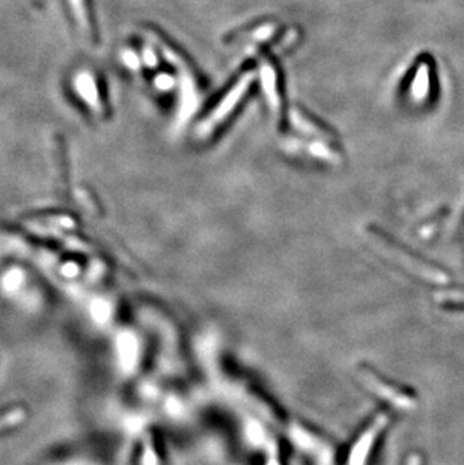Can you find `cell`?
Here are the masks:
<instances>
[{"instance_id":"30bf717a","label":"cell","mask_w":464,"mask_h":465,"mask_svg":"<svg viewBox=\"0 0 464 465\" xmlns=\"http://www.w3.org/2000/svg\"><path fill=\"white\" fill-rule=\"evenodd\" d=\"M438 303L452 304V306H464V291H448L437 295Z\"/></svg>"},{"instance_id":"4fadbf2b","label":"cell","mask_w":464,"mask_h":465,"mask_svg":"<svg viewBox=\"0 0 464 465\" xmlns=\"http://www.w3.org/2000/svg\"><path fill=\"white\" fill-rule=\"evenodd\" d=\"M143 62H145L148 66H151V68H156V66L158 65V59L156 56V53L153 52V47L151 46H145L143 47Z\"/></svg>"},{"instance_id":"3957f363","label":"cell","mask_w":464,"mask_h":465,"mask_svg":"<svg viewBox=\"0 0 464 465\" xmlns=\"http://www.w3.org/2000/svg\"><path fill=\"white\" fill-rule=\"evenodd\" d=\"M378 243L382 244V247L384 249L383 252L386 253L387 256H391L393 260L398 262L400 265L406 268L407 272L418 276L419 278H422V281L429 282V283H437V285H443V283L448 282V276H446L442 272V269H438L433 265L427 264V262L420 260L416 256L409 255V253H406L400 247L393 246V244L389 243V241L380 240Z\"/></svg>"},{"instance_id":"5b68a950","label":"cell","mask_w":464,"mask_h":465,"mask_svg":"<svg viewBox=\"0 0 464 465\" xmlns=\"http://www.w3.org/2000/svg\"><path fill=\"white\" fill-rule=\"evenodd\" d=\"M75 86H77V91L80 92V97L86 101L88 106L94 110L95 113L103 112V106H101V101L98 97L97 84L91 74L86 73L80 74L77 77V82H75Z\"/></svg>"},{"instance_id":"7a4b0ae2","label":"cell","mask_w":464,"mask_h":465,"mask_svg":"<svg viewBox=\"0 0 464 465\" xmlns=\"http://www.w3.org/2000/svg\"><path fill=\"white\" fill-rule=\"evenodd\" d=\"M253 79H255V73L253 71H246L240 75L239 80L234 83V86L226 92L221 103L207 116V120L202 121L198 126L199 137H208L210 134L214 133L219 125L226 121V117L232 113V110L246 97Z\"/></svg>"},{"instance_id":"8992f818","label":"cell","mask_w":464,"mask_h":465,"mask_svg":"<svg viewBox=\"0 0 464 465\" xmlns=\"http://www.w3.org/2000/svg\"><path fill=\"white\" fill-rule=\"evenodd\" d=\"M291 124L297 129L299 131L308 134V136H315L319 140H327L331 139V133H327L326 130H323L322 126L318 124H315L314 121H310L308 116L303 115L300 110L297 108H293L291 110Z\"/></svg>"},{"instance_id":"8fae6325","label":"cell","mask_w":464,"mask_h":465,"mask_svg":"<svg viewBox=\"0 0 464 465\" xmlns=\"http://www.w3.org/2000/svg\"><path fill=\"white\" fill-rule=\"evenodd\" d=\"M174 77L172 75H169V74H158L157 77L154 79V84H156V88L160 89V91H169V89H172L174 88Z\"/></svg>"},{"instance_id":"52a82bcc","label":"cell","mask_w":464,"mask_h":465,"mask_svg":"<svg viewBox=\"0 0 464 465\" xmlns=\"http://www.w3.org/2000/svg\"><path fill=\"white\" fill-rule=\"evenodd\" d=\"M427 86H428V68L422 65L411 86V92L416 99H422L427 95Z\"/></svg>"},{"instance_id":"277c9868","label":"cell","mask_w":464,"mask_h":465,"mask_svg":"<svg viewBox=\"0 0 464 465\" xmlns=\"http://www.w3.org/2000/svg\"><path fill=\"white\" fill-rule=\"evenodd\" d=\"M259 75H261V86H263L264 95L267 98V103L272 108V112L277 115L281 108V97H279V89H277V77L275 68L272 64L263 61L259 66Z\"/></svg>"},{"instance_id":"6da1fadb","label":"cell","mask_w":464,"mask_h":465,"mask_svg":"<svg viewBox=\"0 0 464 465\" xmlns=\"http://www.w3.org/2000/svg\"><path fill=\"white\" fill-rule=\"evenodd\" d=\"M147 37L153 39L154 44H157V47L162 50L167 61L171 62L172 65H175L176 68H178L180 82H181V101H180L178 120L181 122H185L190 117V115L195 112V108L198 106L196 84H195V80H193L192 71L187 66V64H185L184 59L178 53H176L174 48L169 47L162 38H158L157 35H154L153 32H149V35L147 33Z\"/></svg>"},{"instance_id":"9c48e42d","label":"cell","mask_w":464,"mask_h":465,"mask_svg":"<svg viewBox=\"0 0 464 465\" xmlns=\"http://www.w3.org/2000/svg\"><path fill=\"white\" fill-rule=\"evenodd\" d=\"M23 419H24V411L23 410H14V411L6 412L5 416L0 417V430L12 428L15 425L21 424Z\"/></svg>"},{"instance_id":"7c38bea8","label":"cell","mask_w":464,"mask_h":465,"mask_svg":"<svg viewBox=\"0 0 464 465\" xmlns=\"http://www.w3.org/2000/svg\"><path fill=\"white\" fill-rule=\"evenodd\" d=\"M122 61H124V64L127 66H129V68L131 71H139L140 70V59L136 55H134L133 52H130V50H127V52H124Z\"/></svg>"},{"instance_id":"ba28073f","label":"cell","mask_w":464,"mask_h":465,"mask_svg":"<svg viewBox=\"0 0 464 465\" xmlns=\"http://www.w3.org/2000/svg\"><path fill=\"white\" fill-rule=\"evenodd\" d=\"M71 2V8L74 11L75 19H77L79 23V28L86 33V35H91V28H89V19H88V14L86 10H84V2L83 0H70Z\"/></svg>"}]
</instances>
